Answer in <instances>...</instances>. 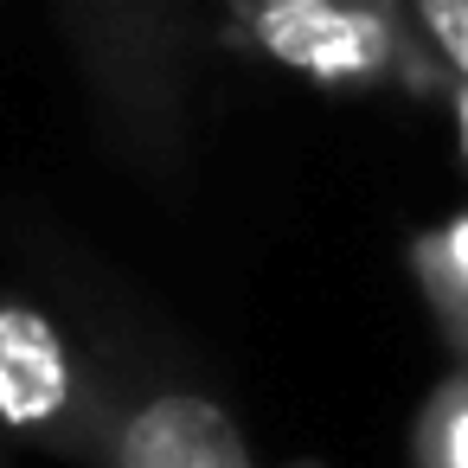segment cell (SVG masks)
I'll return each instance as SVG.
<instances>
[{
    "label": "cell",
    "mask_w": 468,
    "mask_h": 468,
    "mask_svg": "<svg viewBox=\"0 0 468 468\" xmlns=\"http://www.w3.org/2000/svg\"><path fill=\"white\" fill-rule=\"evenodd\" d=\"M423 46L442 58V71L455 84H468V0H404Z\"/></svg>",
    "instance_id": "obj_7"
},
{
    "label": "cell",
    "mask_w": 468,
    "mask_h": 468,
    "mask_svg": "<svg viewBox=\"0 0 468 468\" xmlns=\"http://www.w3.org/2000/svg\"><path fill=\"white\" fill-rule=\"evenodd\" d=\"M218 39L334 97L398 90L442 103L455 90L404 0H225Z\"/></svg>",
    "instance_id": "obj_1"
},
{
    "label": "cell",
    "mask_w": 468,
    "mask_h": 468,
    "mask_svg": "<svg viewBox=\"0 0 468 468\" xmlns=\"http://www.w3.org/2000/svg\"><path fill=\"white\" fill-rule=\"evenodd\" d=\"M65 27L116 142L167 167L186 129L180 0H65Z\"/></svg>",
    "instance_id": "obj_3"
},
{
    "label": "cell",
    "mask_w": 468,
    "mask_h": 468,
    "mask_svg": "<svg viewBox=\"0 0 468 468\" xmlns=\"http://www.w3.org/2000/svg\"><path fill=\"white\" fill-rule=\"evenodd\" d=\"M404 257H410V282H417L449 359L468 366V206L449 212L442 225L417 231Z\"/></svg>",
    "instance_id": "obj_5"
},
{
    "label": "cell",
    "mask_w": 468,
    "mask_h": 468,
    "mask_svg": "<svg viewBox=\"0 0 468 468\" xmlns=\"http://www.w3.org/2000/svg\"><path fill=\"white\" fill-rule=\"evenodd\" d=\"M116 404L122 385L58 314L27 295H0V430L58 462L110 468Z\"/></svg>",
    "instance_id": "obj_2"
},
{
    "label": "cell",
    "mask_w": 468,
    "mask_h": 468,
    "mask_svg": "<svg viewBox=\"0 0 468 468\" xmlns=\"http://www.w3.org/2000/svg\"><path fill=\"white\" fill-rule=\"evenodd\" d=\"M442 110H449V122H455V148H462V161H468V84H455V90L442 97Z\"/></svg>",
    "instance_id": "obj_8"
},
{
    "label": "cell",
    "mask_w": 468,
    "mask_h": 468,
    "mask_svg": "<svg viewBox=\"0 0 468 468\" xmlns=\"http://www.w3.org/2000/svg\"><path fill=\"white\" fill-rule=\"evenodd\" d=\"M110 468H257V455L212 391L148 378L122 385Z\"/></svg>",
    "instance_id": "obj_4"
},
{
    "label": "cell",
    "mask_w": 468,
    "mask_h": 468,
    "mask_svg": "<svg viewBox=\"0 0 468 468\" xmlns=\"http://www.w3.org/2000/svg\"><path fill=\"white\" fill-rule=\"evenodd\" d=\"M410 468H468V366H455L410 423Z\"/></svg>",
    "instance_id": "obj_6"
},
{
    "label": "cell",
    "mask_w": 468,
    "mask_h": 468,
    "mask_svg": "<svg viewBox=\"0 0 468 468\" xmlns=\"http://www.w3.org/2000/svg\"><path fill=\"white\" fill-rule=\"evenodd\" d=\"M289 468H321V462H289Z\"/></svg>",
    "instance_id": "obj_9"
}]
</instances>
